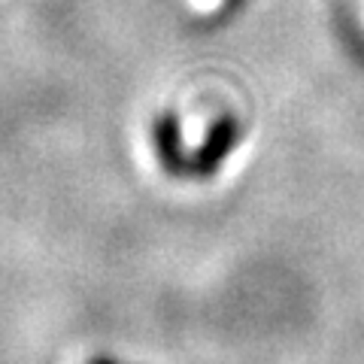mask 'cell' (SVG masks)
<instances>
[{
    "mask_svg": "<svg viewBox=\"0 0 364 364\" xmlns=\"http://www.w3.org/2000/svg\"><path fill=\"white\" fill-rule=\"evenodd\" d=\"M237 140H240V122H237L231 112L225 116H215L210 122L207 134L195 152H191V164H188V176L195 179H210L219 173V167L228 161V155L234 152Z\"/></svg>",
    "mask_w": 364,
    "mask_h": 364,
    "instance_id": "obj_1",
    "label": "cell"
},
{
    "mask_svg": "<svg viewBox=\"0 0 364 364\" xmlns=\"http://www.w3.org/2000/svg\"><path fill=\"white\" fill-rule=\"evenodd\" d=\"M152 143H155V155L161 161L167 176H188V164L191 155L186 152L182 143V124L173 109L158 112L152 122Z\"/></svg>",
    "mask_w": 364,
    "mask_h": 364,
    "instance_id": "obj_2",
    "label": "cell"
},
{
    "mask_svg": "<svg viewBox=\"0 0 364 364\" xmlns=\"http://www.w3.org/2000/svg\"><path fill=\"white\" fill-rule=\"evenodd\" d=\"M88 364H122V361L107 358V355H95V358H88Z\"/></svg>",
    "mask_w": 364,
    "mask_h": 364,
    "instance_id": "obj_3",
    "label": "cell"
}]
</instances>
